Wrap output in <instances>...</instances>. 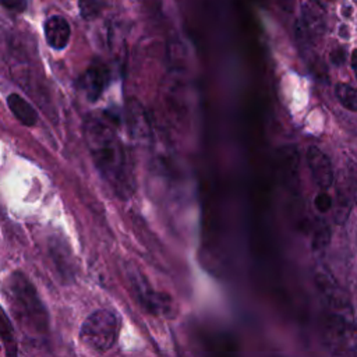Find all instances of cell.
Listing matches in <instances>:
<instances>
[{"label": "cell", "instance_id": "1", "mask_svg": "<svg viewBox=\"0 0 357 357\" xmlns=\"http://www.w3.org/2000/svg\"><path fill=\"white\" fill-rule=\"evenodd\" d=\"M84 134L91 158L102 178L119 198L128 199L135 191L134 170L113 119L105 113L88 114Z\"/></svg>", "mask_w": 357, "mask_h": 357}, {"label": "cell", "instance_id": "2", "mask_svg": "<svg viewBox=\"0 0 357 357\" xmlns=\"http://www.w3.org/2000/svg\"><path fill=\"white\" fill-rule=\"evenodd\" d=\"M4 297L20 326L32 333L43 335L49 328V315L32 282L18 271L4 280Z\"/></svg>", "mask_w": 357, "mask_h": 357}, {"label": "cell", "instance_id": "3", "mask_svg": "<svg viewBox=\"0 0 357 357\" xmlns=\"http://www.w3.org/2000/svg\"><path fill=\"white\" fill-rule=\"evenodd\" d=\"M120 333V318L109 308L91 312L79 328V340L95 353L109 351L117 342Z\"/></svg>", "mask_w": 357, "mask_h": 357}, {"label": "cell", "instance_id": "4", "mask_svg": "<svg viewBox=\"0 0 357 357\" xmlns=\"http://www.w3.org/2000/svg\"><path fill=\"white\" fill-rule=\"evenodd\" d=\"M127 276L135 300L148 314L163 318H170L174 315L176 305L169 293L155 290L146 278H144V275L135 268H130L127 271Z\"/></svg>", "mask_w": 357, "mask_h": 357}, {"label": "cell", "instance_id": "5", "mask_svg": "<svg viewBox=\"0 0 357 357\" xmlns=\"http://www.w3.org/2000/svg\"><path fill=\"white\" fill-rule=\"evenodd\" d=\"M110 82V71L102 61H92L79 78V86L91 102L98 100Z\"/></svg>", "mask_w": 357, "mask_h": 357}, {"label": "cell", "instance_id": "6", "mask_svg": "<svg viewBox=\"0 0 357 357\" xmlns=\"http://www.w3.org/2000/svg\"><path fill=\"white\" fill-rule=\"evenodd\" d=\"M298 29L301 31L303 38L308 40H318L325 29L324 10L318 0H304L301 4V17Z\"/></svg>", "mask_w": 357, "mask_h": 357}, {"label": "cell", "instance_id": "7", "mask_svg": "<svg viewBox=\"0 0 357 357\" xmlns=\"http://www.w3.org/2000/svg\"><path fill=\"white\" fill-rule=\"evenodd\" d=\"M307 165L315 184L324 191L333 183V169L331 159L318 146H310L307 151Z\"/></svg>", "mask_w": 357, "mask_h": 357}, {"label": "cell", "instance_id": "8", "mask_svg": "<svg viewBox=\"0 0 357 357\" xmlns=\"http://www.w3.org/2000/svg\"><path fill=\"white\" fill-rule=\"evenodd\" d=\"M43 31L47 45L54 50H63L70 42L71 28L68 21L61 15L49 17L45 22Z\"/></svg>", "mask_w": 357, "mask_h": 357}, {"label": "cell", "instance_id": "9", "mask_svg": "<svg viewBox=\"0 0 357 357\" xmlns=\"http://www.w3.org/2000/svg\"><path fill=\"white\" fill-rule=\"evenodd\" d=\"M7 105L14 117L26 127H33L38 121V113L33 106L18 93H10L7 96Z\"/></svg>", "mask_w": 357, "mask_h": 357}, {"label": "cell", "instance_id": "10", "mask_svg": "<svg viewBox=\"0 0 357 357\" xmlns=\"http://www.w3.org/2000/svg\"><path fill=\"white\" fill-rule=\"evenodd\" d=\"M127 110H128L127 119H128V124H130V130L132 132V137L137 138V139L148 138V135H149V123H148L145 110L135 100L128 105Z\"/></svg>", "mask_w": 357, "mask_h": 357}, {"label": "cell", "instance_id": "11", "mask_svg": "<svg viewBox=\"0 0 357 357\" xmlns=\"http://www.w3.org/2000/svg\"><path fill=\"white\" fill-rule=\"evenodd\" d=\"M0 342L3 343L6 357H18V346H17L14 329L1 307H0Z\"/></svg>", "mask_w": 357, "mask_h": 357}, {"label": "cell", "instance_id": "12", "mask_svg": "<svg viewBox=\"0 0 357 357\" xmlns=\"http://www.w3.org/2000/svg\"><path fill=\"white\" fill-rule=\"evenodd\" d=\"M335 93H336V98H337L339 103L344 109H347L350 112L357 110V92H356L354 86H351L350 84L339 82L335 86Z\"/></svg>", "mask_w": 357, "mask_h": 357}, {"label": "cell", "instance_id": "13", "mask_svg": "<svg viewBox=\"0 0 357 357\" xmlns=\"http://www.w3.org/2000/svg\"><path fill=\"white\" fill-rule=\"evenodd\" d=\"M351 209V198L350 194L344 191H339L337 199L335 202V220L342 225L344 220H347V216Z\"/></svg>", "mask_w": 357, "mask_h": 357}, {"label": "cell", "instance_id": "14", "mask_svg": "<svg viewBox=\"0 0 357 357\" xmlns=\"http://www.w3.org/2000/svg\"><path fill=\"white\" fill-rule=\"evenodd\" d=\"M52 255H53L54 265L59 269L60 275L64 278H71V264L66 258V255H67L66 251L60 245L56 244L52 247Z\"/></svg>", "mask_w": 357, "mask_h": 357}, {"label": "cell", "instance_id": "15", "mask_svg": "<svg viewBox=\"0 0 357 357\" xmlns=\"http://www.w3.org/2000/svg\"><path fill=\"white\" fill-rule=\"evenodd\" d=\"M78 8L84 20H93L99 15L100 4L99 0H78Z\"/></svg>", "mask_w": 357, "mask_h": 357}, {"label": "cell", "instance_id": "16", "mask_svg": "<svg viewBox=\"0 0 357 357\" xmlns=\"http://www.w3.org/2000/svg\"><path fill=\"white\" fill-rule=\"evenodd\" d=\"M329 238H331V231H329L328 226L326 225H321L314 231L312 244H314L315 248H322V247H325L329 243Z\"/></svg>", "mask_w": 357, "mask_h": 357}, {"label": "cell", "instance_id": "17", "mask_svg": "<svg viewBox=\"0 0 357 357\" xmlns=\"http://www.w3.org/2000/svg\"><path fill=\"white\" fill-rule=\"evenodd\" d=\"M314 205H315V208H317L318 212L325 213V212H328L329 209H332L333 201H332V198H331V195H329L328 192L319 191V192L315 195V198H314Z\"/></svg>", "mask_w": 357, "mask_h": 357}, {"label": "cell", "instance_id": "18", "mask_svg": "<svg viewBox=\"0 0 357 357\" xmlns=\"http://www.w3.org/2000/svg\"><path fill=\"white\" fill-rule=\"evenodd\" d=\"M1 6L14 13H22L26 8L28 0H0Z\"/></svg>", "mask_w": 357, "mask_h": 357}]
</instances>
